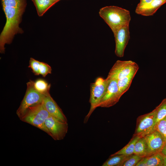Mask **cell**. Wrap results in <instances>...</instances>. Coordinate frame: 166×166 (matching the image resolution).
I'll list each match as a JSON object with an SVG mask.
<instances>
[{
	"label": "cell",
	"mask_w": 166,
	"mask_h": 166,
	"mask_svg": "<svg viewBox=\"0 0 166 166\" xmlns=\"http://www.w3.org/2000/svg\"><path fill=\"white\" fill-rule=\"evenodd\" d=\"M99 14L113 33L123 26L129 25L131 17L129 11L116 6L101 8Z\"/></svg>",
	"instance_id": "1"
},
{
	"label": "cell",
	"mask_w": 166,
	"mask_h": 166,
	"mask_svg": "<svg viewBox=\"0 0 166 166\" xmlns=\"http://www.w3.org/2000/svg\"><path fill=\"white\" fill-rule=\"evenodd\" d=\"M49 115L42 102L29 108L20 119L22 121L39 128L50 136V133L45 124L46 119Z\"/></svg>",
	"instance_id": "2"
},
{
	"label": "cell",
	"mask_w": 166,
	"mask_h": 166,
	"mask_svg": "<svg viewBox=\"0 0 166 166\" xmlns=\"http://www.w3.org/2000/svg\"><path fill=\"white\" fill-rule=\"evenodd\" d=\"M110 80L107 77L104 79L98 77L91 85L89 102L90 106L89 112L85 118L86 122L95 109L97 108L107 89Z\"/></svg>",
	"instance_id": "3"
},
{
	"label": "cell",
	"mask_w": 166,
	"mask_h": 166,
	"mask_svg": "<svg viewBox=\"0 0 166 166\" xmlns=\"http://www.w3.org/2000/svg\"><path fill=\"white\" fill-rule=\"evenodd\" d=\"M27 88L25 96L17 109L16 114L20 118L30 108L42 102L45 95L37 91L34 88L32 81L27 83Z\"/></svg>",
	"instance_id": "4"
},
{
	"label": "cell",
	"mask_w": 166,
	"mask_h": 166,
	"mask_svg": "<svg viewBox=\"0 0 166 166\" xmlns=\"http://www.w3.org/2000/svg\"><path fill=\"white\" fill-rule=\"evenodd\" d=\"M137 64L131 60H117L109 71L107 78L117 80L124 77L134 72L138 71Z\"/></svg>",
	"instance_id": "5"
},
{
	"label": "cell",
	"mask_w": 166,
	"mask_h": 166,
	"mask_svg": "<svg viewBox=\"0 0 166 166\" xmlns=\"http://www.w3.org/2000/svg\"><path fill=\"white\" fill-rule=\"evenodd\" d=\"M156 109L139 116L137 119L136 124L133 136L144 137L155 130Z\"/></svg>",
	"instance_id": "6"
},
{
	"label": "cell",
	"mask_w": 166,
	"mask_h": 166,
	"mask_svg": "<svg viewBox=\"0 0 166 166\" xmlns=\"http://www.w3.org/2000/svg\"><path fill=\"white\" fill-rule=\"evenodd\" d=\"M45 124L50 136L55 140L63 139L67 132L68 123L62 122L50 115L46 119Z\"/></svg>",
	"instance_id": "7"
},
{
	"label": "cell",
	"mask_w": 166,
	"mask_h": 166,
	"mask_svg": "<svg viewBox=\"0 0 166 166\" xmlns=\"http://www.w3.org/2000/svg\"><path fill=\"white\" fill-rule=\"evenodd\" d=\"M107 89L97 107L109 108L115 105L121 97L118 88L117 80H110Z\"/></svg>",
	"instance_id": "8"
},
{
	"label": "cell",
	"mask_w": 166,
	"mask_h": 166,
	"mask_svg": "<svg viewBox=\"0 0 166 166\" xmlns=\"http://www.w3.org/2000/svg\"><path fill=\"white\" fill-rule=\"evenodd\" d=\"M113 33L116 44L115 54L119 57H123L125 48L130 38L129 25L120 28Z\"/></svg>",
	"instance_id": "9"
},
{
	"label": "cell",
	"mask_w": 166,
	"mask_h": 166,
	"mask_svg": "<svg viewBox=\"0 0 166 166\" xmlns=\"http://www.w3.org/2000/svg\"><path fill=\"white\" fill-rule=\"evenodd\" d=\"M144 137L147 145V156L161 152L166 141L159 132L155 130Z\"/></svg>",
	"instance_id": "10"
},
{
	"label": "cell",
	"mask_w": 166,
	"mask_h": 166,
	"mask_svg": "<svg viewBox=\"0 0 166 166\" xmlns=\"http://www.w3.org/2000/svg\"><path fill=\"white\" fill-rule=\"evenodd\" d=\"M42 103L50 115L62 122L68 123L65 115L50 93L45 96Z\"/></svg>",
	"instance_id": "11"
},
{
	"label": "cell",
	"mask_w": 166,
	"mask_h": 166,
	"mask_svg": "<svg viewBox=\"0 0 166 166\" xmlns=\"http://www.w3.org/2000/svg\"><path fill=\"white\" fill-rule=\"evenodd\" d=\"M166 3V0H153L151 2L141 6H137L135 12L144 16L152 15L162 5Z\"/></svg>",
	"instance_id": "12"
},
{
	"label": "cell",
	"mask_w": 166,
	"mask_h": 166,
	"mask_svg": "<svg viewBox=\"0 0 166 166\" xmlns=\"http://www.w3.org/2000/svg\"><path fill=\"white\" fill-rule=\"evenodd\" d=\"M39 16H42L58 0H33Z\"/></svg>",
	"instance_id": "13"
},
{
	"label": "cell",
	"mask_w": 166,
	"mask_h": 166,
	"mask_svg": "<svg viewBox=\"0 0 166 166\" xmlns=\"http://www.w3.org/2000/svg\"><path fill=\"white\" fill-rule=\"evenodd\" d=\"M137 72H134L128 76L117 80L119 91L121 96L128 90Z\"/></svg>",
	"instance_id": "14"
},
{
	"label": "cell",
	"mask_w": 166,
	"mask_h": 166,
	"mask_svg": "<svg viewBox=\"0 0 166 166\" xmlns=\"http://www.w3.org/2000/svg\"><path fill=\"white\" fill-rule=\"evenodd\" d=\"M141 137L138 136H133L129 143L122 148L111 155L112 156L117 155L130 156L133 154L136 143Z\"/></svg>",
	"instance_id": "15"
},
{
	"label": "cell",
	"mask_w": 166,
	"mask_h": 166,
	"mask_svg": "<svg viewBox=\"0 0 166 166\" xmlns=\"http://www.w3.org/2000/svg\"><path fill=\"white\" fill-rule=\"evenodd\" d=\"M130 156L117 155L110 156L102 164V166H122L125 161Z\"/></svg>",
	"instance_id": "16"
},
{
	"label": "cell",
	"mask_w": 166,
	"mask_h": 166,
	"mask_svg": "<svg viewBox=\"0 0 166 166\" xmlns=\"http://www.w3.org/2000/svg\"><path fill=\"white\" fill-rule=\"evenodd\" d=\"M32 82L34 88L39 93L45 95L49 93L51 85L45 80L39 79L35 81H32Z\"/></svg>",
	"instance_id": "17"
},
{
	"label": "cell",
	"mask_w": 166,
	"mask_h": 166,
	"mask_svg": "<svg viewBox=\"0 0 166 166\" xmlns=\"http://www.w3.org/2000/svg\"><path fill=\"white\" fill-rule=\"evenodd\" d=\"M133 154L142 157L147 156V145L144 137H140L136 143Z\"/></svg>",
	"instance_id": "18"
},
{
	"label": "cell",
	"mask_w": 166,
	"mask_h": 166,
	"mask_svg": "<svg viewBox=\"0 0 166 166\" xmlns=\"http://www.w3.org/2000/svg\"><path fill=\"white\" fill-rule=\"evenodd\" d=\"M147 157V166H163L164 155L160 152Z\"/></svg>",
	"instance_id": "19"
},
{
	"label": "cell",
	"mask_w": 166,
	"mask_h": 166,
	"mask_svg": "<svg viewBox=\"0 0 166 166\" xmlns=\"http://www.w3.org/2000/svg\"><path fill=\"white\" fill-rule=\"evenodd\" d=\"M155 109L156 114L155 127L159 121L166 117V98L163 99Z\"/></svg>",
	"instance_id": "20"
},
{
	"label": "cell",
	"mask_w": 166,
	"mask_h": 166,
	"mask_svg": "<svg viewBox=\"0 0 166 166\" xmlns=\"http://www.w3.org/2000/svg\"><path fill=\"white\" fill-rule=\"evenodd\" d=\"M159 132L166 142V117L159 121L156 124L155 130Z\"/></svg>",
	"instance_id": "21"
},
{
	"label": "cell",
	"mask_w": 166,
	"mask_h": 166,
	"mask_svg": "<svg viewBox=\"0 0 166 166\" xmlns=\"http://www.w3.org/2000/svg\"><path fill=\"white\" fill-rule=\"evenodd\" d=\"M142 156L133 154L125 161L122 166H136L137 163L143 158Z\"/></svg>",
	"instance_id": "22"
},
{
	"label": "cell",
	"mask_w": 166,
	"mask_h": 166,
	"mask_svg": "<svg viewBox=\"0 0 166 166\" xmlns=\"http://www.w3.org/2000/svg\"><path fill=\"white\" fill-rule=\"evenodd\" d=\"M52 69L50 66L44 62H40L39 66V74L45 77L48 74L51 73Z\"/></svg>",
	"instance_id": "23"
},
{
	"label": "cell",
	"mask_w": 166,
	"mask_h": 166,
	"mask_svg": "<svg viewBox=\"0 0 166 166\" xmlns=\"http://www.w3.org/2000/svg\"><path fill=\"white\" fill-rule=\"evenodd\" d=\"M40 61L37 60L33 58H30L28 66L30 68L33 73L36 75H39V66Z\"/></svg>",
	"instance_id": "24"
},
{
	"label": "cell",
	"mask_w": 166,
	"mask_h": 166,
	"mask_svg": "<svg viewBox=\"0 0 166 166\" xmlns=\"http://www.w3.org/2000/svg\"><path fill=\"white\" fill-rule=\"evenodd\" d=\"M147 157H143L136 164V166H147Z\"/></svg>",
	"instance_id": "25"
},
{
	"label": "cell",
	"mask_w": 166,
	"mask_h": 166,
	"mask_svg": "<svg viewBox=\"0 0 166 166\" xmlns=\"http://www.w3.org/2000/svg\"><path fill=\"white\" fill-rule=\"evenodd\" d=\"M153 0H140V3L137 6H140L148 4L151 2Z\"/></svg>",
	"instance_id": "26"
},
{
	"label": "cell",
	"mask_w": 166,
	"mask_h": 166,
	"mask_svg": "<svg viewBox=\"0 0 166 166\" xmlns=\"http://www.w3.org/2000/svg\"><path fill=\"white\" fill-rule=\"evenodd\" d=\"M160 152L164 156H166V142Z\"/></svg>",
	"instance_id": "27"
},
{
	"label": "cell",
	"mask_w": 166,
	"mask_h": 166,
	"mask_svg": "<svg viewBox=\"0 0 166 166\" xmlns=\"http://www.w3.org/2000/svg\"><path fill=\"white\" fill-rule=\"evenodd\" d=\"M163 166H166V156H164V164H163Z\"/></svg>",
	"instance_id": "28"
},
{
	"label": "cell",
	"mask_w": 166,
	"mask_h": 166,
	"mask_svg": "<svg viewBox=\"0 0 166 166\" xmlns=\"http://www.w3.org/2000/svg\"><path fill=\"white\" fill-rule=\"evenodd\" d=\"M58 0L59 1H60V0Z\"/></svg>",
	"instance_id": "29"
}]
</instances>
